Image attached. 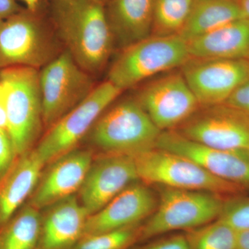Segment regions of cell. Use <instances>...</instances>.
<instances>
[{
  "label": "cell",
  "instance_id": "cell-1",
  "mask_svg": "<svg viewBox=\"0 0 249 249\" xmlns=\"http://www.w3.org/2000/svg\"><path fill=\"white\" fill-rule=\"evenodd\" d=\"M52 20L76 63L91 76L102 71L114 48L104 6L93 0H53Z\"/></svg>",
  "mask_w": 249,
  "mask_h": 249
},
{
  "label": "cell",
  "instance_id": "cell-2",
  "mask_svg": "<svg viewBox=\"0 0 249 249\" xmlns=\"http://www.w3.org/2000/svg\"><path fill=\"white\" fill-rule=\"evenodd\" d=\"M109 107L89 131L91 145L106 155L131 157L155 148L162 132L135 98Z\"/></svg>",
  "mask_w": 249,
  "mask_h": 249
},
{
  "label": "cell",
  "instance_id": "cell-3",
  "mask_svg": "<svg viewBox=\"0 0 249 249\" xmlns=\"http://www.w3.org/2000/svg\"><path fill=\"white\" fill-rule=\"evenodd\" d=\"M191 58L188 43L179 36H151L121 49L107 79L121 91L181 67Z\"/></svg>",
  "mask_w": 249,
  "mask_h": 249
},
{
  "label": "cell",
  "instance_id": "cell-4",
  "mask_svg": "<svg viewBox=\"0 0 249 249\" xmlns=\"http://www.w3.org/2000/svg\"><path fill=\"white\" fill-rule=\"evenodd\" d=\"M160 186V201L153 213L142 224L139 242L202 227L217 219L221 213L224 200L219 195Z\"/></svg>",
  "mask_w": 249,
  "mask_h": 249
},
{
  "label": "cell",
  "instance_id": "cell-5",
  "mask_svg": "<svg viewBox=\"0 0 249 249\" xmlns=\"http://www.w3.org/2000/svg\"><path fill=\"white\" fill-rule=\"evenodd\" d=\"M58 54L53 34L37 11L21 9L0 22V70L13 67L38 70Z\"/></svg>",
  "mask_w": 249,
  "mask_h": 249
},
{
  "label": "cell",
  "instance_id": "cell-6",
  "mask_svg": "<svg viewBox=\"0 0 249 249\" xmlns=\"http://www.w3.org/2000/svg\"><path fill=\"white\" fill-rule=\"evenodd\" d=\"M133 159L139 179L147 185L209 192L219 196L239 194L245 189L211 175L190 159L157 147Z\"/></svg>",
  "mask_w": 249,
  "mask_h": 249
},
{
  "label": "cell",
  "instance_id": "cell-7",
  "mask_svg": "<svg viewBox=\"0 0 249 249\" xmlns=\"http://www.w3.org/2000/svg\"><path fill=\"white\" fill-rule=\"evenodd\" d=\"M0 77L9 86L7 132L17 157L34 148L43 126L39 71L13 67L1 70Z\"/></svg>",
  "mask_w": 249,
  "mask_h": 249
},
{
  "label": "cell",
  "instance_id": "cell-8",
  "mask_svg": "<svg viewBox=\"0 0 249 249\" xmlns=\"http://www.w3.org/2000/svg\"><path fill=\"white\" fill-rule=\"evenodd\" d=\"M122 92L108 80L96 85L84 101L47 129L34 147L42 163H52L73 150Z\"/></svg>",
  "mask_w": 249,
  "mask_h": 249
},
{
  "label": "cell",
  "instance_id": "cell-9",
  "mask_svg": "<svg viewBox=\"0 0 249 249\" xmlns=\"http://www.w3.org/2000/svg\"><path fill=\"white\" fill-rule=\"evenodd\" d=\"M42 122L49 129L76 107L94 89L92 76L67 50L39 71Z\"/></svg>",
  "mask_w": 249,
  "mask_h": 249
},
{
  "label": "cell",
  "instance_id": "cell-10",
  "mask_svg": "<svg viewBox=\"0 0 249 249\" xmlns=\"http://www.w3.org/2000/svg\"><path fill=\"white\" fill-rule=\"evenodd\" d=\"M175 130L214 148L249 151V115L224 103L199 106Z\"/></svg>",
  "mask_w": 249,
  "mask_h": 249
},
{
  "label": "cell",
  "instance_id": "cell-11",
  "mask_svg": "<svg viewBox=\"0 0 249 249\" xmlns=\"http://www.w3.org/2000/svg\"><path fill=\"white\" fill-rule=\"evenodd\" d=\"M134 98L161 132L175 129L200 106L181 71L174 70L142 85Z\"/></svg>",
  "mask_w": 249,
  "mask_h": 249
},
{
  "label": "cell",
  "instance_id": "cell-12",
  "mask_svg": "<svg viewBox=\"0 0 249 249\" xmlns=\"http://www.w3.org/2000/svg\"><path fill=\"white\" fill-rule=\"evenodd\" d=\"M180 71L199 106H215L227 102L249 79V60L191 57Z\"/></svg>",
  "mask_w": 249,
  "mask_h": 249
},
{
  "label": "cell",
  "instance_id": "cell-13",
  "mask_svg": "<svg viewBox=\"0 0 249 249\" xmlns=\"http://www.w3.org/2000/svg\"><path fill=\"white\" fill-rule=\"evenodd\" d=\"M156 147L196 162L211 175L234 184L249 188V151L226 150L208 146L175 131L160 133Z\"/></svg>",
  "mask_w": 249,
  "mask_h": 249
},
{
  "label": "cell",
  "instance_id": "cell-14",
  "mask_svg": "<svg viewBox=\"0 0 249 249\" xmlns=\"http://www.w3.org/2000/svg\"><path fill=\"white\" fill-rule=\"evenodd\" d=\"M137 179L133 157L106 155L91 163L79 190L80 203L91 215Z\"/></svg>",
  "mask_w": 249,
  "mask_h": 249
},
{
  "label": "cell",
  "instance_id": "cell-15",
  "mask_svg": "<svg viewBox=\"0 0 249 249\" xmlns=\"http://www.w3.org/2000/svg\"><path fill=\"white\" fill-rule=\"evenodd\" d=\"M157 205L155 196L147 184L132 183L88 217L83 237L142 224L153 213Z\"/></svg>",
  "mask_w": 249,
  "mask_h": 249
},
{
  "label": "cell",
  "instance_id": "cell-16",
  "mask_svg": "<svg viewBox=\"0 0 249 249\" xmlns=\"http://www.w3.org/2000/svg\"><path fill=\"white\" fill-rule=\"evenodd\" d=\"M93 162L92 152L77 149L52 162L28 204L40 210L73 196L80 190Z\"/></svg>",
  "mask_w": 249,
  "mask_h": 249
},
{
  "label": "cell",
  "instance_id": "cell-17",
  "mask_svg": "<svg viewBox=\"0 0 249 249\" xmlns=\"http://www.w3.org/2000/svg\"><path fill=\"white\" fill-rule=\"evenodd\" d=\"M42 216L38 249H70L83 237L89 214L75 196L49 206Z\"/></svg>",
  "mask_w": 249,
  "mask_h": 249
},
{
  "label": "cell",
  "instance_id": "cell-18",
  "mask_svg": "<svg viewBox=\"0 0 249 249\" xmlns=\"http://www.w3.org/2000/svg\"><path fill=\"white\" fill-rule=\"evenodd\" d=\"M104 8L114 47L121 50L152 36L153 0H109Z\"/></svg>",
  "mask_w": 249,
  "mask_h": 249
},
{
  "label": "cell",
  "instance_id": "cell-19",
  "mask_svg": "<svg viewBox=\"0 0 249 249\" xmlns=\"http://www.w3.org/2000/svg\"><path fill=\"white\" fill-rule=\"evenodd\" d=\"M44 164L34 149L17 156L0 181V231L34 191Z\"/></svg>",
  "mask_w": 249,
  "mask_h": 249
},
{
  "label": "cell",
  "instance_id": "cell-20",
  "mask_svg": "<svg viewBox=\"0 0 249 249\" xmlns=\"http://www.w3.org/2000/svg\"><path fill=\"white\" fill-rule=\"evenodd\" d=\"M187 43L191 58L248 59L249 20L232 21Z\"/></svg>",
  "mask_w": 249,
  "mask_h": 249
},
{
  "label": "cell",
  "instance_id": "cell-21",
  "mask_svg": "<svg viewBox=\"0 0 249 249\" xmlns=\"http://www.w3.org/2000/svg\"><path fill=\"white\" fill-rule=\"evenodd\" d=\"M242 18L237 0H195L178 36L188 42Z\"/></svg>",
  "mask_w": 249,
  "mask_h": 249
},
{
  "label": "cell",
  "instance_id": "cell-22",
  "mask_svg": "<svg viewBox=\"0 0 249 249\" xmlns=\"http://www.w3.org/2000/svg\"><path fill=\"white\" fill-rule=\"evenodd\" d=\"M29 204L21 207L0 231V249H36L40 242L42 216Z\"/></svg>",
  "mask_w": 249,
  "mask_h": 249
},
{
  "label": "cell",
  "instance_id": "cell-23",
  "mask_svg": "<svg viewBox=\"0 0 249 249\" xmlns=\"http://www.w3.org/2000/svg\"><path fill=\"white\" fill-rule=\"evenodd\" d=\"M195 0H153L152 36L179 35Z\"/></svg>",
  "mask_w": 249,
  "mask_h": 249
},
{
  "label": "cell",
  "instance_id": "cell-24",
  "mask_svg": "<svg viewBox=\"0 0 249 249\" xmlns=\"http://www.w3.org/2000/svg\"><path fill=\"white\" fill-rule=\"evenodd\" d=\"M184 234L189 249H236L237 231L218 219Z\"/></svg>",
  "mask_w": 249,
  "mask_h": 249
},
{
  "label": "cell",
  "instance_id": "cell-25",
  "mask_svg": "<svg viewBox=\"0 0 249 249\" xmlns=\"http://www.w3.org/2000/svg\"><path fill=\"white\" fill-rule=\"evenodd\" d=\"M142 225L85 236L70 249H129L138 243Z\"/></svg>",
  "mask_w": 249,
  "mask_h": 249
},
{
  "label": "cell",
  "instance_id": "cell-26",
  "mask_svg": "<svg viewBox=\"0 0 249 249\" xmlns=\"http://www.w3.org/2000/svg\"><path fill=\"white\" fill-rule=\"evenodd\" d=\"M218 219L237 231L249 229V197H232L224 201Z\"/></svg>",
  "mask_w": 249,
  "mask_h": 249
},
{
  "label": "cell",
  "instance_id": "cell-27",
  "mask_svg": "<svg viewBox=\"0 0 249 249\" xmlns=\"http://www.w3.org/2000/svg\"><path fill=\"white\" fill-rule=\"evenodd\" d=\"M16 158L14 145L7 130L0 129V181L9 171Z\"/></svg>",
  "mask_w": 249,
  "mask_h": 249
},
{
  "label": "cell",
  "instance_id": "cell-28",
  "mask_svg": "<svg viewBox=\"0 0 249 249\" xmlns=\"http://www.w3.org/2000/svg\"><path fill=\"white\" fill-rule=\"evenodd\" d=\"M155 239V238H154ZM132 249H189L185 234H172Z\"/></svg>",
  "mask_w": 249,
  "mask_h": 249
},
{
  "label": "cell",
  "instance_id": "cell-29",
  "mask_svg": "<svg viewBox=\"0 0 249 249\" xmlns=\"http://www.w3.org/2000/svg\"><path fill=\"white\" fill-rule=\"evenodd\" d=\"M225 104L249 115V79L236 89Z\"/></svg>",
  "mask_w": 249,
  "mask_h": 249
},
{
  "label": "cell",
  "instance_id": "cell-30",
  "mask_svg": "<svg viewBox=\"0 0 249 249\" xmlns=\"http://www.w3.org/2000/svg\"><path fill=\"white\" fill-rule=\"evenodd\" d=\"M9 86L0 77V129L7 130V98Z\"/></svg>",
  "mask_w": 249,
  "mask_h": 249
},
{
  "label": "cell",
  "instance_id": "cell-31",
  "mask_svg": "<svg viewBox=\"0 0 249 249\" xmlns=\"http://www.w3.org/2000/svg\"><path fill=\"white\" fill-rule=\"evenodd\" d=\"M21 9L16 0H0V22Z\"/></svg>",
  "mask_w": 249,
  "mask_h": 249
},
{
  "label": "cell",
  "instance_id": "cell-32",
  "mask_svg": "<svg viewBox=\"0 0 249 249\" xmlns=\"http://www.w3.org/2000/svg\"><path fill=\"white\" fill-rule=\"evenodd\" d=\"M236 249H249V229L237 231Z\"/></svg>",
  "mask_w": 249,
  "mask_h": 249
},
{
  "label": "cell",
  "instance_id": "cell-33",
  "mask_svg": "<svg viewBox=\"0 0 249 249\" xmlns=\"http://www.w3.org/2000/svg\"><path fill=\"white\" fill-rule=\"evenodd\" d=\"M237 1L243 18L249 20V0H237Z\"/></svg>",
  "mask_w": 249,
  "mask_h": 249
},
{
  "label": "cell",
  "instance_id": "cell-34",
  "mask_svg": "<svg viewBox=\"0 0 249 249\" xmlns=\"http://www.w3.org/2000/svg\"><path fill=\"white\" fill-rule=\"evenodd\" d=\"M27 5V9L31 11H37L40 0H22Z\"/></svg>",
  "mask_w": 249,
  "mask_h": 249
},
{
  "label": "cell",
  "instance_id": "cell-35",
  "mask_svg": "<svg viewBox=\"0 0 249 249\" xmlns=\"http://www.w3.org/2000/svg\"><path fill=\"white\" fill-rule=\"evenodd\" d=\"M93 1H96V2L99 3V4L103 5L105 6L109 0H93Z\"/></svg>",
  "mask_w": 249,
  "mask_h": 249
},
{
  "label": "cell",
  "instance_id": "cell-36",
  "mask_svg": "<svg viewBox=\"0 0 249 249\" xmlns=\"http://www.w3.org/2000/svg\"><path fill=\"white\" fill-rule=\"evenodd\" d=\"M247 60H249V58H248V59H247Z\"/></svg>",
  "mask_w": 249,
  "mask_h": 249
},
{
  "label": "cell",
  "instance_id": "cell-37",
  "mask_svg": "<svg viewBox=\"0 0 249 249\" xmlns=\"http://www.w3.org/2000/svg\"><path fill=\"white\" fill-rule=\"evenodd\" d=\"M0 73H1V70H0Z\"/></svg>",
  "mask_w": 249,
  "mask_h": 249
},
{
  "label": "cell",
  "instance_id": "cell-38",
  "mask_svg": "<svg viewBox=\"0 0 249 249\" xmlns=\"http://www.w3.org/2000/svg\"><path fill=\"white\" fill-rule=\"evenodd\" d=\"M38 249L37 248V249Z\"/></svg>",
  "mask_w": 249,
  "mask_h": 249
}]
</instances>
